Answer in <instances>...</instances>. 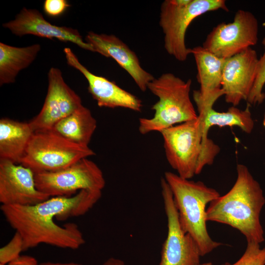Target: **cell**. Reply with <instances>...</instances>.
Returning a JSON list of instances; mask_svg holds the SVG:
<instances>
[{"label": "cell", "instance_id": "1", "mask_svg": "<svg viewBox=\"0 0 265 265\" xmlns=\"http://www.w3.org/2000/svg\"><path fill=\"white\" fill-rule=\"evenodd\" d=\"M102 191L81 190L71 196L52 197L33 205H1L7 222L21 236L24 251L44 243L61 248L77 249L85 243L77 225L61 226L54 219L82 215L97 203Z\"/></svg>", "mask_w": 265, "mask_h": 265}, {"label": "cell", "instance_id": "2", "mask_svg": "<svg viewBox=\"0 0 265 265\" xmlns=\"http://www.w3.org/2000/svg\"><path fill=\"white\" fill-rule=\"evenodd\" d=\"M237 172L231 189L209 204L207 221L228 225L239 231L247 242L260 244L265 240L260 221L265 204L264 192L245 165L238 164Z\"/></svg>", "mask_w": 265, "mask_h": 265}, {"label": "cell", "instance_id": "3", "mask_svg": "<svg viewBox=\"0 0 265 265\" xmlns=\"http://www.w3.org/2000/svg\"><path fill=\"white\" fill-rule=\"evenodd\" d=\"M166 159L180 177L191 179L213 163L219 147L204 132L202 119L180 123L160 132Z\"/></svg>", "mask_w": 265, "mask_h": 265}, {"label": "cell", "instance_id": "4", "mask_svg": "<svg viewBox=\"0 0 265 265\" xmlns=\"http://www.w3.org/2000/svg\"><path fill=\"white\" fill-rule=\"evenodd\" d=\"M168 185L183 230L196 242L201 256L223 245L213 240L207 228V206L220 196L214 188L201 181H193L170 171L164 177Z\"/></svg>", "mask_w": 265, "mask_h": 265}, {"label": "cell", "instance_id": "5", "mask_svg": "<svg viewBox=\"0 0 265 265\" xmlns=\"http://www.w3.org/2000/svg\"><path fill=\"white\" fill-rule=\"evenodd\" d=\"M192 80L185 81L171 73H165L155 78L147 89L158 98L151 109L152 118H141L138 130L142 134L163 130L198 118L191 101L190 91Z\"/></svg>", "mask_w": 265, "mask_h": 265}, {"label": "cell", "instance_id": "6", "mask_svg": "<svg viewBox=\"0 0 265 265\" xmlns=\"http://www.w3.org/2000/svg\"><path fill=\"white\" fill-rule=\"evenodd\" d=\"M228 11L224 0H165L160 6L159 26L164 33V47L177 60H186L190 54L185 43L188 27L197 17L208 12Z\"/></svg>", "mask_w": 265, "mask_h": 265}, {"label": "cell", "instance_id": "7", "mask_svg": "<svg viewBox=\"0 0 265 265\" xmlns=\"http://www.w3.org/2000/svg\"><path fill=\"white\" fill-rule=\"evenodd\" d=\"M95 155L89 146L71 142L52 131L34 132L20 164L34 173L66 168Z\"/></svg>", "mask_w": 265, "mask_h": 265}, {"label": "cell", "instance_id": "8", "mask_svg": "<svg viewBox=\"0 0 265 265\" xmlns=\"http://www.w3.org/2000/svg\"><path fill=\"white\" fill-rule=\"evenodd\" d=\"M37 188L49 197L71 196L78 191H102L103 173L94 161L82 159L64 169L34 173Z\"/></svg>", "mask_w": 265, "mask_h": 265}, {"label": "cell", "instance_id": "9", "mask_svg": "<svg viewBox=\"0 0 265 265\" xmlns=\"http://www.w3.org/2000/svg\"><path fill=\"white\" fill-rule=\"evenodd\" d=\"M259 24L251 12L239 9L233 22L221 23L208 34L202 47L218 57L227 59L255 45Z\"/></svg>", "mask_w": 265, "mask_h": 265}, {"label": "cell", "instance_id": "10", "mask_svg": "<svg viewBox=\"0 0 265 265\" xmlns=\"http://www.w3.org/2000/svg\"><path fill=\"white\" fill-rule=\"evenodd\" d=\"M161 195L167 221V234L159 265H200L201 256L192 238L182 228L171 189L164 178L160 180Z\"/></svg>", "mask_w": 265, "mask_h": 265}, {"label": "cell", "instance_id": "11", "mask_svg": "<svg viewBox=\"0 0 265 265\" xmlns=\"http://www.w3.org/2000/svg\"><path fill=\"white\" fill-rule=\"evenodd\" d=\"M48 79V91L43 106L29 122L34 132L51 131L57 122L82 105L80 97L65 82L60 69L52 67Z\"/></svg>", "mask_w": 265, "mask_h": 265}, {"label": "cell", "instance_id": "12", "mask_svg": "<svg viewBox=\"0 0 265 265\" xmlns=\"http://www.w3.org/2000/svg\"><path fill=\"white\" fill-rule=\"evenodd\" d=\"M50 198L36 187L34 173L29 168L0 159L1 205H33Z\"/></svg>", "mask_w": 265, "mask_h": 265}, {"label": "cell", "instance_id": "13", "mask_svg": "<svg viewBox=\"0 0 265 265\" xmlns=\"http://www.w3.org/2000/svg\"><path fill=\"white\" fill-rule=\"evenodd\" d=\"M259 58L251 47L226 59L222 89L226 102L236 106L247 101L255 79Z\"/></svg>", "mask_w": 265, "mask_h": 265}, {"label": "cell", "instance_id": "14", "mask_svg": "<svg viewBox=\"0 0 265 265\" xmlns=\"http://www.w3.org/2000/svg\"><path fill=\"white\" fill-rule=\"evenodd\" d=\"M64 53L67 64L79 70L88 82V91L100 107H123L140 112L142 101L138 97L119 87L106 78L90 72L79 61L70 48Z\"/></svg>", "mask_w": 265, "mask_h": 265}, {"label": "cell", "instance_id": "15", "mask_svg": "<svg viewBox=\"0 0 265 265\" xmlns=\"http://www.w3.org/2000/svg\"><path fill=\"white\" fill-rule=\"evenodd\" d=\"M2 26L19 37L33 35L50 39H56L62 42H71L82 49L93 52L91 45L83 39L77 29L53 25L37 9L24 7L14 20L3 24Z\"/></svg>", "mask_w": 265, "mask_h": 265}, {"label": "cell", "instance_id": "16", "mask_svg": "<svg viewBox=\"0 0 265 265\" xmlns=\"http://www.w3.org/2000/svg\"><path fill=\"white\" fill-rule=\"evenodd\" d=\"M85 41L91 45L93 52L113 59L130 75L142 91H145L148 84L155 79L141 67L135 53L114 35L90 31Z\"/></svg>", "mask_w": 265, "mask_h": 265}, {"label": "cell", "instance_id": "17", "mask_svg": "<svg viewBox=\"0 0 265 265\" xmlns=\"http://www.w3.org/2000/svg\"><path fill=\"white\" fill-rule=\"evenodd\" d=\"M197 69L199 90H194V101L197 107H212L224 95L222 89L223 70L226 59L218 57L202 46L189 48Z\"/></svg>", "mask_w": 265, "mask_h": 265}, {"label": "cell", "instance_id": "18", "mask_svg": "<svg viewBox=\"0 0 265 265\" xmlns=\"http://www.w3.org/2000/svg\"><path fill=\"white\" fill-rule=\"evenodd\" d=\"M34 132L29 122L0 120V159L20 164Z\"/></svg>", "mask_w": 265, "mask_h": 265}, {"label": "cell", "instance_id": "19", "mask_svg": "<svg viewBox=\"0 0 265 265\" xmlns=\"http://www.w3.org/2000/svg\"><path fill=\"white\" fill-rule=\"evenodd\" d=\"M97 125L89 109L82 105L57 122L51 131L71 142L88 146Z\"/></svg>", "mask_w": 265, "mask_h": 265}, {"label": "cell", "instance_id": "20", "mask_svg": "<svg viewBox=\"0 0 265 265\" xmlns=\"http://www.w3.org/2000/svg\"><path fill=\"white\" fill-rule=\"evenodd\" d=\"M40 50L39 44L17 47L0 42V85L14 83L19 73L34 61Z\"/></svg>", "mask_w": 265, "mask_h": 265}, {"label": "cell", "instance_id": "21", "mask_svg": "<svg viewBox=\"0 0 265 265\" xmlns=\"http://www.w3.org/2000/svg\"><path fill=\"white\" fill-rule=\"evenodd\" d=\"M250 106L247 104L245 108L241 110L232 106L223 112L217 111L213 107H198V115L202 119L205 134L208 135L209 129L213 126H237L243 132L250 133L254 127Z\"/></svg>", "mask_w": 265, "mask_h": 265}, {"label": "cell", "instance_id": "22", "mask_svg": "<svg viewBox=\"0 0 265 265\" xmlns=\"http://www.w3.org/2000/svg\"><path fill=\"white\" fill-rule=\"evenodd\" d=\"M262 43L264 52L258 60L254 84L246 101L251 106L261 104L265 99V94L263 92L265 84V36Z\"/></svg>", "mask_w": 265, "mask_h": 265}, {"label": "cell", "instance_id": "23", "mask_svg": "<svg viewBox=\"0 0 265 265\" xmlns=\"http://www.w3.org/2000/svg\"><path fill=\"white\" fill-rule=\"evenodd\" d=\"M221 265H265V247L261 248L259 243L247 242L244 252L237 262Z\"/></svg>", "mask_w": 265, "mask_h": 265}, {"label": "cell", "instance_id": "24", "mask_svg": "<svg viewBox=\"0 0 265 265\" xmlns=\"http://www.w3.org/2000/svg\"><path fill=\"white\" fill-rule=\"evenodd\" d=\"M23 251V240L20 235L15 232L10 240L0 249V264L8 265L21 256Z\"/></svg>", "mask_w": 265, "mask_h": 265}, {"label": "cell", "instance_id": "25", "mask_svg": "<svg viewBox=\"0 0 265 265\" xmlns=\"http://www.w3.org/2000/svg\"><path fill=\"white\" fill-rule=\"evenodd\" d=\"M70 6L66 0H46L43 4L44 12L49 16H60Z\"/></svg>", "mask_w": 265, "mask_h": 265}, {"label": "cell", "instance_id": "26", "mask_svg": "<svg viewBox=\"0 0 265 265\" xmlns=\"http://www.w3.org/2000/svg\"><path fill=\"white\" fill-rule=\"evenodd\" d=\"M7 265H40L36 259L30 256L22 255Z\"/></svg>", "mask_w": 265, "mask_h": 265}, {"label": "cell", "instance_id": "27", "mask_svg": "<svg viewBox=\"0 0 265 265\" xmlns=\"http://www.w3.org/2000/svg\"><path fill=\"white\" fill-rule=\"evenodd\" d=\"M102 265H126L122 260L115 258H110L107 259Z\"/></svg>", "mask_w": 265, "mask_h": 265}, {"label": "cell", "instance_id": "28", "mask_svg": "<svg viewBox=\"0 0 265 265\" xmlns=\"http://www.w3.org/2000/svg\"><path fill=\"white\" fill-rule=\"evenodd\" d=\"M40 265H82L80 264L77 263H53V262H46L41 263Z\"/></svg>", "mask_w": 265, "mask_h": 265}, {"label": "cell", "instance_id": "29", "mask_svg": "<svg viewBox=\"0 0 265 265\" xmlns=\"http://www.w3.org/2000/svg\"><path fill=\"white\" fill-rule=\"evenodd\" d=\"M200 265H212V264L211 262H206L201 264Z\"/></svg>", "mask_w": 265, "mask_h": 265}, {"label": "cell", "instance_id": "30", "mask_svg": "<svg viewBox=\"0 0 265 265\" xmlns=\"http://www.w3.org/2000/svg\"><path fill=\"white\" fill-rule=\"evenodd\" d=\"M263 126L265 129V113L264 114V118H263Z\"/></svg>", "mask_w": 265, "mask_h": 265}, {"label": "cell", "instance_id": "31", "mask_svg": "<svg viewBox=\"0 0 265 265\" xmlns=\"http://www.w3.org/2000/svg\"><path fill=\"white\" fill-rule=\"evenodd\" d=\"M0 265H4L0 264Z\"/></svg>", "mask_w": 265, "mask_h": 265}]
</instances>
